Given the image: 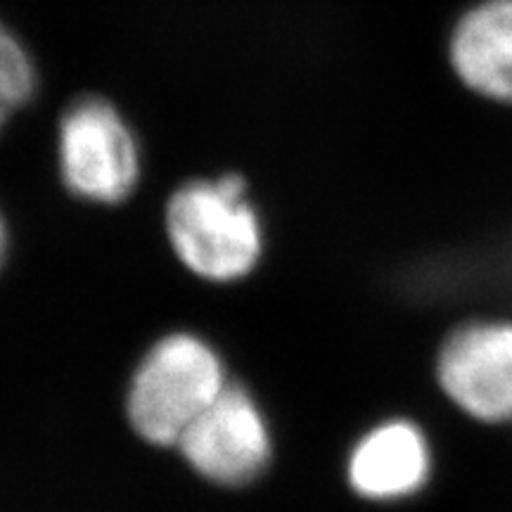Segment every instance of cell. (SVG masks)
<instances>
[{
    "mask_svg": "<svg viewBox=\"0 0 512 512\" xmlns=\"http://www.w3.org/2000/svg\"><path fill=\"white\" fill-rule=\"evenodd\" d=\"M164 230L178 264L204 283H240L264 259V219L240 174L178 185L166 200Z\"/></svg>",
    "mask_w": 512,
    "mask_h": 512,
    "instance_id": "6da1fadb",
    "label": "cell"
},
{
    "mask_svg": "<svg viewBox=\"0 0 512 512\" xmlns=\"http://www.w3.org/2000/svg\"><path fill=\"white\" fill-rule=\"evenodd\" d=\"M230 384L209 339L176 330L145 351L126 389V420L150 446L176 448L183 432Z\"/></svg>",
    "mask_w": 512,
    "mask_h": 512,
    "instance_id": "7a4b0ae2",
    "label": "cell"
},
{
    "mask_svg": "<svg viewBox=\"0 0 512 512\" xmlns=\"http://www.w3.org/2000/svg\"><path fill=\"white\" fill-rule=\"evenodd\" d=\"M57 174L74 200L119 207L143 176V147L126 114L105 95H79L57 119Z\"/></svg>",
    "mask_w": 512,
    "mask_h": 512,
    "instance_id": "3957f363",
    "label": "cell"
},
{
    "mask_svg": "<svg viewBox=\"0 0 512 512\" xmlns=\"http://www.w3.org/2000/svg\"><path fill=\"white\" fill-rule=\"evenodd\" d=\"M432 380L460 418L512 430V316L475 313L451 325L434 351Z\"/></svg>",
    "mask_w": 512,
    "mask_h": 512,
    "instance_id": "277c9868",
    "label": "cell"
},
{
    "mask_svg": "<svg viewBox=\"0 0 512 512\" xmlns=\"http://www.w3.org/2000/svg\"><path fill=\"white\" fill-rule=\"evenodd\" d=\"M176 451L204 482L240 489L264 475L271 463V425L254 394L230 382L219 399L183 432Z\"/></svg>",
    "mask_w": 512,
    "mask_h": 512,
    "instance_id": "5b68a950",
    "label": "cell"
},
{
    "mask_svg": "<svg viewBox=\"0 0 512 512\" xmlns=\"http://www.w3.org/2000/svg\"><path fill=\"white\" fill-rule=\"evenodd\" d=\"M437 470L430 432L408 415L377 420L354 441L344 475L361 501L375 505L406 503L432 484Z\"/></svg>",
    "mask_w": 512,
    "mask_h": 512,
    "instance_id": "8992f818",
    "label": "cell"
},
{
    "mask_svg": "<svg viewBox=\"0 0 512 512\" xmlns=\"http://www.w3.org/2000/svg\"><path fill=\"white\" fill-rule=\"evenodd\" d=\"M448 60L472 93L512 105V0L467 10L453 27Z\"/></svg>",
    "mask_w": 512,
    "mask_h": 512,
    "instance_id": "52a82bcc",
    "label": "cell"
},
{
    "mask_svg": "<svg viewBox=\"0 0 512 512\" xmlns=\"http://www.w3.org/2000/svg\"><path fill=\"white\" fill-rule=\"evenodd\" d=\"M38 93V67L27 43L0 19V133Z\"/></svg>",
    "mask_w": 512,
    "mask_h": 512,
    "instance_id": "ba28073f",
    "label": "cell"
},
{
    "mask_svg": "<svg viewBox=\"0 0 512 512\" xmlns=\"http://www.w3.org/2000/svg\"><path fill=\"white\" fill-rule=\"evenodd\" d=\"M8 252H10V230H8V221H5L3 211H0V268L5 266Z\"/></svg>",
    "mask_w": 512,
    "mask_h": 512,
    "instance_id": "9c48e42d",
    "label": "cell"
}]
</instances>
